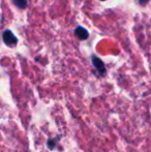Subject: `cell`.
Here are the masks:
<instances>
[{"instance_id": "6da1fadb", "label": "cell", "mask_w": 151, "mask_h": 152, "mask_svg": "<svg viewBox=\"0 0 151 152\" xmlns=\"http://www.w3.org/2000/svg\"><path fill=\"white\" fill-rule=\"evenodd\" d=\"M2 39H3V42L8 47H15L18 44V38L17 36L12 33L9 29H6L5 31L2 34Z\"/></svg>"}, {"instance_id": "7a4b0ae2", "label": "cell", "mask_w": 151, "mask_h": 152, "mask_svg": "<svg viewBox=\"0 0 151 152\" xmlns=\"http://www.w3.org/2000/svg\"><path fill=\"white\" fill-rule=\"evenodd\" d=\"M91 61H92L93 66L96 68V70L99 74V76H105L106 75V66H105V63L103 62V60L99 59L97 56H95V55H92V56H91Z\"/></svg>"}, {"instance_id": "3957f363", "label": "cell", "mask_w": 151, "mask_h": 152, "mask_svg": "<svg viewBox=\"0 0 151 152\" xmlns=\"http://www.w3.org/2000/svg\"><path fill=\"white\" fill-rule=\"evenodd\" d=\"M75 36L78 37L80 40H85L89 37V32L87 31V29H85L82 26H78L75 29Z\"/></svg>"}, {"instance_id": "277c9868", "label": "cell", "mask_w": 151, "mask_h": 152, "mask_svg": "<svg viewBox=\"0 0 151 152\" xmlns=\"http://www.w3.org/2000/svg\"><path fill=\"white\" fill-rule=\"evenodd\" d=\"M12 2L20 10H24L28 5V1L27 0H12Z\"/></svg>"}, {"instance_id": "5b68a950", "label": "cell", "mask_w": 151, "mask_h": 152, "mask_svg": "<svg viewBox=\"0 0 151 152\" xmlns=\"http://www.w3.org/2000/svg\"><path fill=\"white\" fill-rule=\"evenodd\" d=\"M138 1H139V3L141 4V5H145L149 0H138Z\"/></svg>"}, {"instance_id": "8992f818", "label": "cell", "mask_w": 151, "mask_h": 152, "mask_svg": "<svg viewBox=\"0 0 151 152\" xmlns=\"http://www.w3.org/2000/svg\"><path fill=\"white\" fill-rule=\"evenodd\" d=\"M101 1H105V0H101Z\"/></svg>"}]
</instances>
